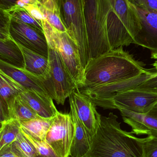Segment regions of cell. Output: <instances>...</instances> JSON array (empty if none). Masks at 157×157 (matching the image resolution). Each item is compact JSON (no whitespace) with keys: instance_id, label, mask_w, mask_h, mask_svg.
Instances as JSON below:
<instances>
[{"instance_id":"obj_1","label":"cell","mask_w":157,"mask_h":157,"mask_svg":"<svg viewBox=\"0 0 157 157\" xmlns=\"http://www.w3.org/2000/svg\"><path fill=\"white\" fill-rule=\"evenodd\" d=\"M90 59L134 44L142 29L128 0H84Z\"/></svg>"},{"instance_id":"obj_2","label":"cell","mask_w":157,"mask_h":157,"mask_svg":"<svg viewBox=\"0 0 157 157\" xmlns=\"http://www.w3.org/2000/svg\"><path fill=\"white\" fill-rule=\"evenodd\" d=\"M117 115L110 113L101 116L96 134L91 138L90 148L85 157H144V138L124 131Z\"/></svg>"},{"instance_id":"obj_3","label":"cell","mask_w":157,"mask_h":157,"mask_svg":"<svg viewBox=\"0 0 157 157\" xmlns=\"http://www.w3.org/2000/svg\"><path fill=\"white\" fill-rule=\"evenodd\" d=\"M122 47L91 59L84 69V84L90 88L136 77L146 71Z\"/></svg>"},{"instance_id":"obj_4","label":"cell","mask_w":157,"mask_h":157,"mask_svg":"<svg viewBox=\"0 0 157 157\" xmlns=\"http://www.w3.org/2000/svg\"><path fill=\"white\" fill-rule=\"evenodd\" d=\"M60 17L67 32L79 49L84 69L90 60L85 16L84 0H56Z\"/></svg>"},{"instance_id":"obj_5","label":"cell","mask_w":157,"mask_h":157,"mask_svg":"<svg viewBox=\"0 0 157 157\" xmlns=\"http://www.w3.org/2000/svg\"><path fill=\"white\" fill-rule=\"evenodd\" d=\"M42 23L49 48L59 52L78 88L82 87L84 84V69L77 44L67 32L58 31L47 20Z\"/></svg>"},{"instance_id":"obj_6","label":"cell","mask_w":157,"mask_h":157,"mask_svg":"<svg viewBox=\"0 0 157 157\" xmlns=\"http://www.w3.org/2000/svg\"><path fill=\"white\" fill-rule=\"evenodd\" d=\"M49 70L41 78L50 97L58 104L63 105L65 100L78 87L59 52L49 48Z\"/></svg>"},{"instance_id":"obj_7","label":"cell","mask_w":157,"mask_h":157,"mask_svg":"<svg viewBox=\"0 0 157 157\" xmlns=\"http://www.w3.org/2000/svg\"><path fill=\"white\" fill-rule=\"evenodd\" d=\"M155 72L147 70L140 75L130 79L90 88H79L88 97L96 106L105 109H112V99L122 92L135 88L154 75Z\"/></svg>"},{"instance_id":"obj_8","label":"cell","mask_w":157,"mask_h":157,"mask_svg":"<svg viewBox=\"0 0 157 157\" xmlns=\"http://www.w3.org/2000/svg\"><path fill=\"white\" fill-rule=\"evenodd\" d=\"M75 127L71 113L58 112L53 118L45 142L58 157H70Z\"/></svg>"},{"instance_id":"obj_9","label":"cell","mask_w":157,"mask_h":157,"mask_svg":"<svg viewBox=\"0 0 157 157\" xmlns=\"http://www.w3.org/2000/svg\"><path fill=\"white\" fill-rule=\"evenodd\" d=\"M10 32L18 44L48 58L49 46L44 31L11 19Z\"/></svg>"},{"instance_id":"obj_10","label":"cell","mask_w":157,"mask_h":157,"mask_svg":"<svg viewBox=\"0 0 157 157\" xmlns=\"http://www.w3.org/2000/svg\"><path fill=\"white\" fill-rule=\"evenodd\" d=\"M112 103V109L121 108L145 114L157 103V94L133 89L115 96Z\"/></svg>"},{"instance_id":"obj_11","label":"cell","mask_w":157,"mask_h":157,"mask_svg":"<svg viewBox=\"0 0 157 157\" xmlns=\"http://www.w3.org/2000/svg\"><path fill=\"white\" fill-rule=\"evenodd\" d=\"M128 2L137 14L142 27L135 39L134 44L148 49L152 53L157 52V12Z\"/></svg>"},{"instance_id":"obj_12","label":"cell","mask_w":157,"mask_h":157,"mask_svg":"<svg viewBox=\"0 0 157 157\" xmlns=\"http://www.w3.org/2000/svg\"><path fill=\"white\" fill-rule=\"evenodd\" d=\"M71 95L78 118L91 140L98 129L101 115L97 111L95 103L78 88Z\"/></svg>"},{"instance_id":"obj_13","label":"cell","mask_w":157,"mask_h":157,"mask_svg":"<svg viewBox=\"0 0 157 157\" xmlns=\"http://www.w3.org/2000/svg\"><path fill=\"white\" fill-rule=\"evenodd\" d=\"M26 90L14 79L0 71L1 123L12 120L16 99Z\"/></svg>"},{"instance_id":"obj_14","label":"cell","mask_w":157,"mask_h":157,"mask_svg":"<svg viewBox=\"0 0 157 157\" xmlns=\"http://www.w3.org/2000/svg\"><path fill=\"white\" fill-rule=\"evenodd\" d=\"M118 109L124 121L131 127L133 133L157 137V103L145 114L132 112L121 108Z\"/></svg>"},{"instance_id":"obj_15","label":"cell","mask_w":157,"mask_h":157,"mask_svg":"<svg viewBox=\"0 0 157 157\" xmlns=\"http://www.w3.org/2000/svg\"><path fill=\"white\" fill-rule=\"evenodd\" d=\"M20 96L41 118L52 119L59 112L49 94L26 89Z\"/></svg>"},{"instance_id":"obj_16","label":"cell","mask_w":157,"mask_h":157,"mask_svg":"<svg viewBox=\"0 0 157 157\" xmlns=\"http://www.w3.org/2000/svg\"><path fill=\"white\" fill-rule=\"evenodd\" d=\"M69 99L71 114L75 127L74 136L70 157H85L90 150L91 138L78 118L72 95L69 96Z\"/></svg>"},{"instance_id":"obj_17","label":"cell","mask_w":157,"mask_h":157,"mask_svg":"<svg viewBox=\"0 0 157 157\" xmlns=\"http://www.w3.org/2000/svg\"><path fill=\"white\" fill-rule=\"evenodd\" d=\"M0 71L14 79L26 89L35 90L48 94L41 78L25 70L16 68L0 61Z\"/></svg>"},{"instance_id":"obj_18","label":"cell","mask_w":157,"mask_h":157,"mask_svg":"<svg viewBox=\"0 0 157 157\" xmlns=\"http://www.w3.org/2000/svg\"><path fill=\"white\" fill-rule=\"evenodd\" d=\"M18 45L24 55L25 63L24 70L40 78H45L49 70L48 58Z\"/></svg>"},{"instance_id":"obj_19","label":"cell","mask_w":157,"mask_h":157,"mask_svg":"<svg viewBox=\"0 0 157 157\" xmlns=\"http://www.w3.org/2000/svg\"><path fill=\"white\" fill-rule=\"evenodd\" d=\"M0 61L16 68L25 69L23 52L18 44L12 38L0 40Z\"/></svg>"},{"instance_id":"obj_20","label":"cell","mask_w":157,"mask_h":157,"mask_svg":"<svg viewBox=\"0 0 157 157\" xmlns=\"http://www.w3.org/2000/svg\"><path fill=\"white\" fill-rule=\"evenodd\" d=\"M52 119L39 117L29 121L19 122L21 130L34 140L45 141L46 135L53 121Z\"/></svg>"},{"instance_id":"obj_21","label":"cell","mask_w":157,"mask_h":157,"mask_svg":"<svg viewBox=\"0 0 157 157\" xmlns=\"http://www.w3.org/2000/svg\"><path fill=\"white\" fill-rule=\"evenodd\" d=\"M0 151L10 146L16 140L21 132L19 121L11 120L1 123Z\"/></svg>"},{"instance_id":"obj_22","label":"cell","mask_w":157,"mask_h":157,"mask_svg":"<svg viewBox=\"0 0 157 157\" xmlns=\"http://www.w3.org/2000/svg\"><path fill=\"white\" fill-rule=\"evenodd\" d=\"M12 152L18 157H37L35 147L21 130L16 140L11 145Z\"/></svg>"},{"instance_id":"obj_23","label":"cell","mask_w":157,"mask_h":157,"mask_svg":"<svg viewBox=\"0 0 157 157\" xmlns=\"http://www.w3.org/2000/svg\"><path fill=\"white\" fill-rule=\"evenodd\" d=\"M39 117H40L20 96L17 97L14 105L12 120H17L21 122Z\"/></svg>"},{"instance_id":"obj_24","label":"cell","mask_w":157,"mask_h":157,"mask_svg":"<svg viewBox=\"0 0 157 157\" xmlns=\"http://www.w3.org/2000/svg\"><path fill=\"white\" fill-rule=\"evenodd\" d=\"M6 11L9 13L12 20L26 24L44 31L42 22L35 19L24 7L18 5Z\"/></svg>"},{"instance_id":"obj_25","label":"cell","mask_w":157,"mask_h":157,"mask_svg":"<svg viewBox=\"0 0 157 157\" xmlns=\"http://www.w3.org/2000/svg\"><path fill=\"white\" fill-rule=\"evenodd\" d=\"M40 8L43 14L46 17L48 23L52 26L58 31L63 32H67V30L61 19L58 6L52 9H47L40 5Z\"/></svg>"},{"instance_id":"obj_26","label":"cell","mask_w":157,"mask_h":157,"mask_svg":"<svg viewBox=\"0 0 157 157\" xmlns=\"http://www.w3.org/2000/svg\"><path fill=\"white\" fill-rule=\"evenodd\" d=\"M22 132L35 147L37 155V157H58L52 148L45 141L38 142L36 141L23 131Z\"/></svg>"},{"instance_id":"obj_27","label":"cell","mask_w":157,"mask_h":157,"mask_svg":"<svg viewBox=\"0 0 157 157\" xmlns=\"http://www.w3.org/2000/svg\"><path fill=\"white\" fill-rule=\"evenodd\" d=\"M11 17L7 11L0 9V40L11 39Z\"/></svg>"},{"instance_id":"obj_28","label":"cell","mask_w":157,"mask_h":157,"mask_svg":"<svg viewBox=\"0 0 157 157\" xmlns=\"http://www.w3.org/2000/svg\"><path fill=\"white\" fill-rule=\"evenodd\" d=\"M144 157H157V137L148 136L143 139Z\"/></svg>"},{"instance_id":"obj_29","label":"cell","mask_w":157,"mask_h":157,"mask_svg":"<svg viewBox=\"0 0 157 157\" xmlns=\"http://www.w3.org/2000/svg\"><path fill=\"white\" fill-rule=\"evenodd\" d=\"M135 89L157 94V71H156L153 76Z\"/></svg>"},{"instance_id":"obj_30","label":"cell","mask_w":157,"mask_h":157,"mask_svg":"<svg viewBox=\"0 0 157 157\" xmlns=\"http://www.w3.org/2000/svg\"><path fill=\"white\" fill-rule=\"evenodd\" d=\"M24 8L36 20L41 22L47 20L46 17L41 11L40 5H28L25 6Z\"/></svg>"},{"instance_id":"obj_31","label":"cell","mask_w":157,"mask_h":157,"mask_svg":"<svg viewBox=\"0 0 157 157\" xmlns=\"http://www.w3.org/2000/svg\"><path fill=\"white\" fill-rule=\"evenodd\" d=\"M133 4L157 12V0H128Z\"/></svg>"},{"instance_id":"obj_32","label":"cell","mask_w":157,"mask_h":157,"mask_svg":"<svg viewBox=\"0 0 157 157\" xmlns=\"http://www.w3.org/2000/svg\"><path fill=\"white\" fill-rule=\"evenodd\" d=\"M19 0H0V9L8 11L18 6Z\"/></svg>"},{"instance_id":"obj_33","label":"cell","mask_w":157,"mask_h":157,"mask_svg":"<svg viewBox=\"0 0 157 157\" xmlns=\"http://www.w3.org/2000/svg\"><path fill=\"white\" fill-rule=\"evenodd\" d=\"M10 146L0 151V157H18L12 152Z\"/></svg>"},{"instance_id":"obj_34","label":"cell","mask_w":157,"mask_h":157,"mask_svg":"<svg viewBox=\"0 0 157 157\" xmlns=\"http://www.w3.org/2000/svg\"><path fill=\"white\" fill-rule=\"evenodd\" d=\"M28 5H40V4L37 0H19L18 3V5L23 7Z\"/></svg>"},{"instance_id":"obj_35","label":"cell","mask_w":157,"mask_h":157,"mask_svg":"<svg viewBox=\"0 0 157 157\" xmlns=\"http://www.w3.org/2000/svg\"><path fill=\"white\" fill-rule=\"evenodd\" d=\"M37 1L39 2V3L40 4V5H43L46 4V3L50 2V1H56V0H37Z\"/></svg>"},{"instance_id":"obj_36","label":"cell","mask_w":157,"mask_h":157,"mask_svg":"<svg viewBox=\"0 0 157 157\" xmlns=\"http://www.w3.org/2000/svg\"><path fill=\"white\" fill-rule=\"evenodd\" d=\"M151 58L153 59H155L157 60V52L152 53Z\"/></svg>"},{"instance_id":"obj_37","label":"cell","mask_w":157,"mask_h":157,"mask_svg":"<svg viewBox=\"0 0 157 157\" xmlns=\"http://www.w3.org/2000/svg\"><path fill=\"white\" fill-rule=\"evenodd\" d=\"M153 65L156 71H157V60L155 62V63H153Z\"/></svg>"}]
</instances>
